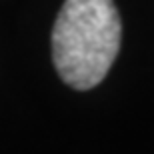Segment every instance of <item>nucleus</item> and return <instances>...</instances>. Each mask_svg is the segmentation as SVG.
Wrapping results in <instances>:
<instances>
[{"instance_id": "1", "label": "nucleus", "mask_w": 154, "mask_h": 154, "mask_svg": "<svg viewBox=\"0 0 154 154\" xmlns=\"http://www.w3.org/2000/svg\"><path fill=\"white\" fill-rule=\"evenodd\" d=\"M122 24L112 0H66L52 30V62L76 90L100 84L120 50Z\"/></svg>"}]
</instances>
